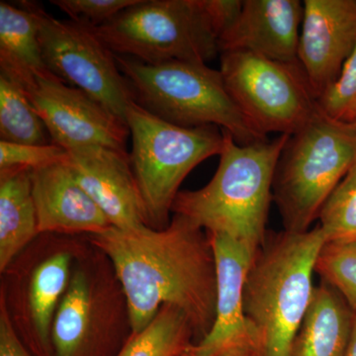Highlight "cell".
I'll use <instances>...</instances> for the list:
<instances>
[{"mask_svg": "<svg viewBox=\"0 0 356 356\" xmlns=\"http://www.w3.org/2000/svg\"><path fill=\"white\" fill-rule=\"evenodd\" d=\"M208 234L216 266V316L209 332L191 348L200 356L234 350L259 356V334L243 306L245 280L257 254L231 236Z\"/></svg>", "mask_w": 356, "mask_h": 356, "instance_id": "obj_11", "label": "cell"}, {"mask_svg": "<svg viewBox=\"0 0 356 356\" xmlns=\"http://www.w3.org/2000/svg\"><path fill=\"white\" fill-rule=\"evenodd\" d=\"M70 255L58 252L39 264L32 275L29 304L33 324L44 344L50 337L53 317L70 285Z\"/></svg>", "mask_w": 356, "mask_h": 356, "instance_id": "obj_21", "label": "cell"}, {"mask_svg": "<svg viewBox=\"0 0 356 356\" xmlns=\"http://www.w3.org/2000/svg\"><path fill=\"white\" fill-rule=\"evenodd\" d=\"M27 3L36 17L47 70L65 83L92 96L126 122L134 98L113 51L90 26L58 19L40 4Z\"/></svg>", "mask_w": 356, "mask_h": 356, "instance_id": "obj_9", "label": "cell"}, {"mask_svg": "<svg viewBox=\"0 0 356 356\" xmlns=\"http://www.w3.org/2000/svg\"><path fill=\"white\" fill-rule=\"evenodd\" d=\"M222 135L214 177L202 188L180 191L172 211L208 233L231 236L257 254L266 241L274 175L290 136L242 146L226 131Z\"/></svg>", "mask_w": 356, "mask_h": 356, "instance_id": "obj_2", "label": "cell"}, {"mask_svg": "<svg viewBox=\"0 0 356 356\" xmlns=\"http://www.w3.org/2000/svg\"><path fill=\"white\" fill-rule=\"evenodd\" d=\"M304 4L299 0H243L242 10L219 39L220 53L245 51L299 64Z\"/></svg>", "mask_w": 356, "mask_h": 356, "instance_id": "obj_14", "label": "cell"}, {"mask_svg": "<svg viewBox=\"0 0 356 356\" xmlns=\"http://www.w3.org/2000/svg\"><path fill=\"white\" fill-rule=\"evenodd\" d=\"M67 159V149L54 143L28 145L0 140V170H36Z\"/></svg>", "mask_w": 356, "mask_h": 356, "instance_id": "obj_26", "label": "cell"}, {"mask_svg": "<svg viewBox=\"0 0 356 356\" xmlns=\"http://www.w3.org/2000/svg\"><path fill=\"white\" fill-rule=\"evenodd\" d=\"M344 356H356V315L355 316V321H353L350 343H348Z\"/></svg>", "mask_w": 356, "mask_h": 356, "instance_id": "obj_31", "label": "cell"}, {"mask_svg": "<svg viewBox=\"0 0 356 356\" xmlns=\"http://www.w3.org/2000/svg\"><path fill=\"white\" fill-rule=\"evenodd\" d=\"M356 163V124L318 112L290 136L274 175L273 197L285 231L306 232Z\"/></svg>", "mask_w": 356, "mask_h": 356, "instance_id": "obj_5", "label": "cell"}, {"mask_svg": "<svg viewBox=\"0 0 356 356\" xmlns=\"http://www.w3.org/2000/svg\"><path fill=\"white\" fill-rule=\"evenodd\" d=\"M325 116L341 123H356V44L341 74L317 100Z\"/></svg>", "mask_w": 356, "mask_h": 356, "instance_id": "obj_25", "label": "cell"}, {"mask_svg": "<svg viewBox=\"0 0 356 356\" xmlns=\"http://www.w3.org/2000/svg\"><path fill=\"white\" fill-rule=\"evenodd\" d=\"M132 152L130 163L146 209L147 224L165 228L180 185L211 156H220L222 130L217 126L185 128L154 116L135 100L126 113Z\"/></svg>", "mask_w": 356, "mask_h": 356, "instance_id": "obj_6", "label": "cell"}, {"mask_svg": "<svg viewBox=\"0 0 356 356\" xmlns=\"http://www.w3.org/2000/svg\"><path fill=\"white\" fill-rule=\"evenodd\" d=\"M24 88L54 144L65 149L97 145L126 151L127 123L81 89L47 69Z\"/></svg>", "mask_w": 356, "mask_h": 356, "instance_id": "obj_10", "label": "cell"}, {"mask_svg": "<svg viewBox=\"0 0 356 356\" xmlns=\"http://www.w3.org/2000/svg\"><path fill=\"white\" fill-rule=\"evenodd\" d=\"M120 280L132 334L146 329L163 306L184 312L193 330L209 332L216 316L217 282L209 236L175 215L165 228H110L92 236Z\"/></svg>", "mask_w": 356, "mask_h": 356, "instance_id": "obj_1", "label": "cell"}, {"mask_svg": "<svg viewBox=\"0 0 356 356\" xmlns=\"http://www.w3.org/2000/svg\"><path fill=\"white\" fill-rule=\"evenodd\" d=\"M299 64L316 98L331 86L356 44V0H305Z\"/></svg>", "mask_w": 356, "mask_h": 356, "instance_id": "obj_13", "label": "cell"}, {"mask_svg": "<svg viewBox=\"0 0 356 356\" xmlns=\"http://www.w3.org/2000/svg\"><path fill=\"white\" fill-rule=\"evenodd\" d=\"M193 330L184 311L165 305L146 329L132 334L118 356H181Z\"/></svg>", "mask_w": 356, "mask_h": 356, "instance_id": "obj_22", "label": "cell"}, {"mask_svg": "<svg viewBox=\"0 0 356 356\" xmlns=\"http://www.w3.org/2000/svg\"><path fill=\"white\" fill-rule=\"evenodd\" d=\"M220 72L238 108L264 135H294L320 112L300 64L225 51Z\"/></svg>", "mask_w": 356, "mask_h": 356, "instance_id": "obj_8", "label": "cell"}, {"mask_svg": "<svg viewBox=\"0 0 356 356\" xmlns=\"http://www.w3.org/2000/svg\"><path fill=\"white\" fill-rule=\"evenodd\" d=\"M65 149L77 181L102 211L110 226L122 231L149 227L127 151L97 145Z\"/></svg>", "mask_w": 356, "mask_h": 356, "instance_id": "obj_12", "label": "cell"}, {"mask_svg": "<svg viewBox=\"0 0 356 356\" xmlns=\"http://www.w3.org/2000/svg\"><path fill=\"white\" fill-rule=\"evenodd\" d=\"M0 356H31L16 334L3 298L0 307Z\"/></svg>", "mask_w": 356, "mask_h": 356, "instance_id": "obj_29", "label": "cell"}, {"mask_svg": "<svg viewBox=\"0 0 356 356\" xmlns=\"http://www.w3.org/2000/svg\"><path fill=\"white\" fill-rule=\"evenodd\" d=\"M327 243L320 227L285 231L255 254L243 290V306L259 334V356H288L313 297V273Z\"/></svg>", "mask_w": 356, "mask_h": 356, "instance_id": "obj_3", "label": "cell"}, {"mask_svg": "<svg viewBox=\"0 0 356 356\" xmlns=\"http://www.w3.org/2000/svg\"><path fill=\"white\" fill-rule=\"evenodd\" d=\"M37 235L30 170H0V270Z\"/></svg>", "mask_w": 356, "mask_h": 356, "instance_id": "obj_17", "label": "cell"}, {"mask_svg": "<svg viewBox=\"0 0 356 356\" xmlns=\"http://www.w3.org/2000/svg\"><path fill=\"white\" fill-rule=\"evenodd\" d=\"M355 316L341 294L323 282L314 290L288 356H344Z\"/></svg>", "mask_w": 356, "mask_h": 356, "instance_id": "obj_16", "label": "cell"}, {"mask_svg": "<svg viewBox=\"0 0 356 356\" xmlns=\"http://www.w3.org/2000/svg\"><path fill=\"white\" fill-rule=\"evenodd\" d=\"M90 315L91 296L88 280L83 273H74L51 325L56 355H79L88 337Z\"/></svg>", "mask_w": 356, "mask_h": 356, "instance_id": "obj_20", "label": "cell"}, {"mask_svg": "<svg viewBox=\"0 0 356 356\" xmlns=\"http://www.w3.org/2000/svg\"><path fill=\"white\" fill-rule=\"evenodd\" d=\"M115 58L134 100L154 116L185 128L217 126L242 146L267 140L229 95L220 70L184 60L149 65Z\"/></svg>", "mask_w": 356, "mask_h": 356, "instance_id": "obj_4", "label": "cell"}, {"mask_svg": "<svg viewBox=\"0 0 356 356\" xmlns=\"http://www.w3.org/2000/svg\"><path fill=\"white\" fill-rule=\"evenodd\" d=\"M93 29L115 55L149 65L207 64L220 53L203 0H139Z\"/></svg>", "mask_w": 356, "mask_h": 356, "instance_id": "obj_7", "label": "cell"}, {"mask_svg": "<svg viewBox=\"0 0 356 356\" xmlns=\"http://www.w3.org/2000/svg\"><path fill=\"white\" fill-rule=\"evenodd\" d=\"M318 218L327 243L356 241V163L327 199Z\"/></svg>", "mask_w": 356, "mask_h": 356, "instance_id": "obj_23", "label": "cell"}, {"mask_svg": "<svg viewBox=\"0 0 356 356\" xmlns=\"http://www.w3.org/2000/svg\"><path fill=\"white\" fill-rule=\"evenodd\" d=\"M139 0H51V4L64 11L70 20L90 27H99L113 19L124 9Z\"/></svg>", "mask_w": 356, "mask_h": 356, "instance_id": "obj_27", "label": "cell"}, {"mask_svg": "<svg viewBox=\"0 0 356 356\" xmlns=\"http://www.w3.org/2000/svg\"><path fill=\"white\" fill-rule=\"evenodd\" d=\"M191 346H189L188 348H187L186 350H185L184 351V353H182L181 356H200V355H196V353H194V351L191 350ZM211 356H254V355H252V353H248V351L234 350V351H229V353H221V355H211Z\"/></svg>", "mask_w": 356, "mask_h": 356, "instance_id": "obj_30", "label": "cell"}, {"mask_svg": "<svg viewBox=\"0 0 356 356\" xmlns=\"http://www.w3.org/2000/svg\"><path fill=\"white\" fill-rule=\"evenodd\" d=\"M39 234L86 233L110 228L107 218L77 181L69 159L30 170Z\"/></svg>", "mask_w": 356, "mask_h": 356, "instance_id": "obj_15", "label": "cell"}, {"mask_svg": "<svg viewBox=\"0 0 356 356\" xmlns=\"http://www.w3.org/2000/svg\"><path fill=\"white\" fill-rule=\"evenodd\" d=\"M356 124V123H355Z\"/></svg>", "mask_w": 356, "mask_h": 356, "instance_id": "obj_32", "label": "cell"}, {"mask_svg": "<svg viewBox=\"0 0 356 356\" xmlns=\"http://www.w3.org/2000/svg\"><path fill=\"white\" fill-rule=\"evenodd\" d=\"M46 69L36 17L27 1L21 2L19 7L0 2V72L26 88Z\"/></svg>", "mask_w": 356, "mask_h": 356, "instance_id": "obj_18", "label": "cell"}, {"mask_svg": "<svg viewBox=\"0 0 356 356\" xmlns=\"http://www.w3.org/2000/svg\"><path fill=\"white\" fill-rule=\"evenodd\" d=\"M204 8L218 36H222L238 18L243 7L241 0H203Z\"/></svg>", "mask_w": 356, "mask_h": 356, "instance_id": "obj_28", "label": "cell"}, {"mask_svg": "<svg viewBox=\"0 0 356 356\" xmlns=\"http://www.w3.org/2000/svg\"><path fill=\"white\" fill-rule=\"evenodd\" d=\"M315 273L356 311V241L325 243L318 255Z\"/></svg>", "mask_w": 356, "mask_h": 356, "instance_id": "obj_24", "label": "cell"}, {"mask_svg": "<svg viewBox=\"0 0 356 356\" xmlns=\"http://www.w3.org/2000/svg\"><path fill=\"white\" fill-rule=\"evenodd\" d=\"M0 138L17 144L48 145L51 139L24 86L0 72Z\"/></svg>", "mask_w": 356, "mask_h": 356, "instance_id": "obj_19", "label": "cell"}]
</instances>
